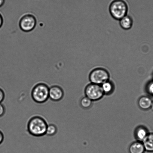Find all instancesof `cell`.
<instances>
[{"label": "cell", "instance_id": "14", "mask_svg": "<svg viewBox=\"0 0 153 153\" xmlns=\"http://www.w3.org/2000/svg\"><path fill=\"white\" fill-rule=\"evenodd\" d=\"M57 130V127L55 124H48L46 135L49 136H54L56 134Z\"/></svg>", "mask_w": 153, "mask_h": 153}, {"label": "cell", "instance_id": "13", "mask_svg": "<svg viewBox=\"0 0 153 153\" xmlns=\"http://www.w3.org/2000/svg\"><path fill=\"white\" fill-rule=\"evenodd\" d=\"M101 85L104 94H111L113 91V85L109 80L104 82Z\"/></svg>", "mask_w": 153, "mask_h": 153}, {"label": "cell", "instance_id": "9", "mask_svg": "<svg viewBox=\"0 0 153 153\" xmlns=\"http://www.w3.org/2000/svg\"><path fill=\"white\" fill-rule=\"evenodd\" d=\"M119 21L120 25L124 30H130L133 26V21L132 18L127 15Z\"/></svg>", "mask_w": 153, "mask_h": 153}, {"label": "cell", "instance_id": "6", "mask_svg": "<svg viewBox=\"0 0 153 153\" xmlns=\"http://www.w3.org/2000/svg\"><path fill=\"white\" fill-rule=\"evenodd\" d=\"M37 25V19L35 16L30 14L22 16L19 20V27L22 31L25 32L33 30Z\"/></svg>", "mask_w": 153, "mask_h": 153}, {"label": "cell", "instance_id": "22", "mask_svg": "<svg viewBox=\"0 0 153 153\" xmlns=\"http://www.w3.org/2000/svg\"><path fill=\"white\" fill-rule=\"evenodd\" d=\"M151 109L153 111V101L152 106H151Z\"/></svg>", "mask_w": 153, "mask_h": 153}, {"label": "cell", "instance_id": "16", "mask_svg": "<svg viewBox=\"0 0 153 153\" xmlns=\"http://www.w3.org/2000/svg\"><path fill=\"white\" fill-rule=\"evenodd\" d=\"M146 91L150 95L153 97V81L148 84L146 87Z\"/></svg>", "mask_w": 153, "mask_h": 153}, {"label": "cell", "instance_id": "3", "mask_svg": "<svg viewBox=\"0 0 153 153\" xmlns=\"http://www.w3.org/2000/svg\"><path fill=\"white\" fill-rule=\"evenodd\" d=\"M128 9V4L124 0H113L109 6V10L114 19L119 20L127 15Z\"/></svg>", "mask_w": 153, "mask_h": 153}, {"label": "cell", "instance_id": "1", "mask_svg": "<svg viewBox=\"0 0 153 153\" xmlns=\"http://www.w3.org/2000/svg\"><path fill=\"white\" fill-rule=\"evenodd\" d=\"M48 124L47 121L43 117L35 115L28 120L27 126V131L34 137H42L46 134Z\"/></svg>", "mask_w": 153, "mask_h": 153}, {"label": "cell", "instance_id": "21", "mask_svg": "<svg viewBox=\"0 0 153 153\" xmlns=\"http://www.w3.org/2000/svg\"><path fill=\"white\" fill-rule=\"evenodd\" d=\"M5 3V0H0V7H2Z\"/></svg>", "mask_w": 153, "mask_h": 153}, {"label": "cell", "instance_id": "12", "mask_svg": "<svg viewBox=\"0 0 153 153\" xmlns=\"http://www.w3.org/2000/svg\"><path fill=\"white\" fill-rule=\"evenodd\" d=\"M147 130L143 127H139L136 131V136L139 141L142 142L148 134Z\"/></svg>", "mask_w": 153, "mask_h": 153}, {"label": "cell", "instance_id": "15", "mask_svg": "<svg viewBox=\"0 0 153 153\" xmlns=\"http://www.w3.org/2000/svg\"><path fill=\"white\" fill-rule=\"evenodd\" d=\"M92 104V100L87 97H84L81 101V105L82 108L85 109L89 108Z\"/></svg>", "mask_w": 153, "mask_h": 153}, {"label": "cell", "instance_id": "10", "mask_svg": "<svg viewBox=\"0 0 153 153\" xmlns=\"http://www.w3.org/2000/svg\"><path fill=\"white\" fill-rule=\"evenodd\" d=\"M130 153H144L145 151L143 143L140 141L132 143L129 148Z\"/></svg>", "mask_w": 153, "mask_h": 153}, {"label": "cell", "instance_id": "17", "mask_svg": "<svg viewBox=\"0 0 153 153\" xmlns=\"http://www.w3.org/2000/svg\"><path fill=\"white\" fill-rule=\"evenodd\" d=\"M5 94L4 90L0 87V103H1L5 99Z\"/></svg>", "mask_w": 153, "mask_h": 153}, {"label": "cell", "instance_id": "4", "mask_svg": "<svg viewBox=\"0 0 153 153\" xmlns=\"http://www.w3.org/2000/svg\"><path fill=\"white\" fill-rule=\"evenodd\" d=\"M110 74L105 69L97 68L91 71L89 79L91 83L101 85L104 82L108 81Z\"/></svg>", "mask_w": 153, "mask_h": 153}, {"label": "cell", "instance_id": "5", "mask_svg": "<svg viewBox=\"0 0 153 153\" xmlns=\"http://www.w3.org/2000/svg\"><path fill=\"white\" fill-rule=\"evenodd\" d=\"M85 93L86 97L92 101L100 100L104 94L101 85L92 83L87 86Z\"/></svg>", "mask_w": 153, "mask_h": 153}, {"label": "cell", "instance_id": "2", "mask_svg": "<svg viewBox=\"0 0 153 153\" xmlns=\"http://www.w3.org/2000/svg\"><path fill=\"white\" fill-rule=\"evenodd\" d=\"M49 85L44 82L36 84L31 91V95L33 100L40 104L46 102L49 99Z\"/></svg>", "mask_w": 153, "mask_h": 153}, {"label": "cell", "instance_id": "8", "mask_svg": "<svg viewBox=\"0 0 153 153\" xmlns=\"http://www.w3.org/2000/svg\"><path fill=\"white\" fill-rule=\"evenodd\" d=\"M153 101L149 97L143 96L139 99L138 105L141 109L143 110H147L151 108Z\"/></svg>", "mask_w": 153, "mask_h": 153}, {"label": "cell", "instance_id": "18", "mask_svg": "<svg viewBox=\"0 0 153 153\" xmlns=\"http://www.w3.org/2000/svg\"><path fill=\"white\" fill-rule=\"evenodd\" d=\"M5 107L2 103H0V117H3L5 113Z\"/></svg>", "mask_w": 153, "mask_h": 153}, {"label": "cell", "instance_id": "7", "mask_svg": "<svg viewBox=\"0 0 153 153\" xmlns=\"http://www.w3.org/2000/svg\"><path fill=\"white\" fill-rule=\"evenodd\" d=\"M64 91L61 87L58 85H53L49 88V99L52 101L58 102L63 98Z\"/></svg>", "mask_w": 153, "mask_h": 153}, {"label": "cell", "instance_id": "19", "mask_svg": "<svg viewBox=\"0 0 153 153\" xmlns=\"http://www.w3.org/2000/svg\"><path fill=\"white\" fill-rule=\"evenodd\" d=\"M4 133L0 130V145L4 142Z\"/></svg>", "mask_w": 153, "mask_h": 153}, {"label": "cell", "instance_id": "20", "mask_svg": "<svg viewBox=\"0 0 153 153\" xmlns=\"http://www.w3.org/2000/svg\"><path fill=\"white\" fill-rule=\"evenodd\" d=\"M3 22H4V20H3L2 16L0 13V28L2 26Z\"/></svg>", "mask_w": 153, "mask_h": 153}, {"label": "cell", "instance_id": "11", "mask_svg": "<svg viewBox=\"0 0 153 153\" xmlns=\"http://www.w3.org/2000/svg\"><path fill=\"white\" fill-rule=\"evenodd\" d=\"M142 142L144 146L145 151L153 152V133H148Z\"/></svg>", "mask_w": 153, "mask_h": 153}]
</instances>
